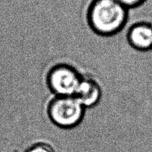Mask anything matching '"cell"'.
Instances as JSON below:
<instances>
[{
  "label": "cell",
  "instance_id": "obj_1",
  "mask_svg": "<svg viewBox=\"0 0 152 152\" xmlns=\"http://www.w3.org/2000/svg\"><path fill=\"white\" fill-rule=\"evenodd\" d=\"M129 17V10L117 0H91L86 11V20L98 36L111 37L123 31Z\"/></svg>",
  "mask_w": 152,
  "mask_h": 152
},
{
  "label": "cell",
  "instance_id": "obj_4",
  "mask_svg": "<svg viewBox=\"0 0 152 152\" xmlns=\"http://www.w3.org/2000/svg\"><path fill=\"white\" fill-rule=\"evenodd\" d=\"M129 45L139 53L152 50V24L139 20L132 25L126 34Z\"/></svg>",
  "mask_w": 152,
  "mask_h": 152
},
{
  "label": "cell",
  "instance_id": "obj_7",
  "mask_svg": "<svg viewBox=\"0 0 152 152\" xmlns=\"http://www.w3.org/2000/svg\"><path fill=\"white\" fill-rule=\"evenodd\" d=\"M120 4L130 9H138L142 7L147 0H117Z\"/></svg>",
  "mask_w": 152,
  "mask_h": 152
},
{
  "label": "cell",
  "instance_id": "obj_5",
  "mask_svg": "<svg viewBox=\"0 0 152 152\" xmlns=\"http://www.w3.org/2000/svg\"><path fill=\"white\" fill-rule=\"evenodd\" d=\"M74 96L86 109L93 108L100 102L102 96V88L94 79L83 76Z\"/></svg>",
  "mask_w": 152,
  "mask_h": 152
},
{
  "label": "cell",
  "instance_id": "obj_2",
  "mask_svg": "<svg viewBox=\"0 0 152 152\" xmlns=\"http://www.w3.org/2000/svg\"><path fill=\"white\" fill-rule=\"evenodd\" d=\"M86 108L74 96H54L49 101L47 115L50 121L62 129H73L84 120Z\"/></svg>",
  "mask_w": 152,
  "mask_h": 152
},
{
  "label": "cell",
  "instance_id": "obj_3",
  "mask_svg": "<svg viewBox=\"0 0 152 152\" xmlns=\"http://www.w3.org/2000/svg\"><path fill=\"white\" fill-rule=\"evenodd\" d=\"M83 77L71 65L57 63L48 71L45 82L54 96H74Z\"/></svg>",
  "mask_w": 152,
  "mask_h": 152
},
{
  "label": "cell",
  "instance_id": "obj_6",
  "mask_svg": "<svg viewBox=\"0 0 152 152\" xmlns=\"http://www.w3.org/2000/svg\"><path fill=\"white\" fill-rule=\"evenodd\" d=\"M25 152H55V150L48 142H38L30 145Z\"/></svg>",
  "mask_w": 152,
  "mask_h": 152
}]
</instances>
